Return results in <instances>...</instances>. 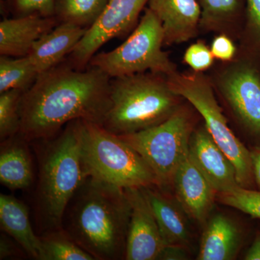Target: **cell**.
<instances>
[{"instance_id": "cell-1", "label": "cell", "mask_w": 260, "mask_h": 260, "mask_svg": "<svg viewBox=\"0 0 260 260\" xmlns=\"http://www.w3.org/2000/svg\"><path fill=\"white\" fill-rule=\"evenodd\" d=\"M111 80L93 67L59 64L40 73L22 94L19 134L34 142L56 136L75 120L102 126L110 106Z\"/></svg>"}, {"instance_id": "cell-2", "label": "cell", "mask_w": 260, "mask_h": 260, "mask_svg": "<svg viewBox=\"0 0 260 260\" xmlns=\"http://www.w3.org/2000/svg\"><path fill=\"white\" fill-rule=\"evenodd\" d=\"M130 214L124 189L88 177L68 203L61 229L94 259H122Z\"/></svg>"}, {"instance_id": "cell-3", "label": "cell", "mask_w": 260, "mask_h": 260, "mask_svg": "<svg viewBox=\"0 0 260 260\" xmlns=\"http://www.w3.org/2000/svg\"><path fill=\"white\" fill-rule=\"evenodd\" d=\"M38 141L35 213L41 236L61 229L68 203L88 175L82 158L80 120L67 124L57 136Z\"/></svg>"}, {"instance_id": "cell-4", "label": "cell", "mask_w": 260, "mask_h": 260, "mask_svg": "<svg viewBox=\"0 0 260 260\" xmlns=\"http://www.w3.org/2000/svg\"><path fill=\"white\" fill-rule=\"evenodd\" d=\"M184 101L164 75L147 72L112 78L102 126L117 135L138 133L167 120Z\"/></svg>"}, {"instance_id": "cell-5", "label": "cell", "mask_w": 260, "mask_h": 260, "mask_svg": "<svg viewBox=\"0 0 260 260\" xmlns=\"http://www.w3.org/2000/svg\"><path fill=\"white\" fill-rule=\"evenodd\" d=\"M82 158L88 177L122 189L158 185L144 158L119 135L80 120Z\"/></svg>"}, {"instance_id": "cell-6", "label": "cell", "mask_w": 260, "mask_h": 260, "mask_svg": "<svg viewBox=\"0 0 260 260\" xmlns=\"http://www.w3.org/2000/svg\"><path fill=\"white\" fill-rule=\"evenodd\" d=\"M167 78L172 90L203 118L208 133L235 168L239 185L250 187L254 179L251 152L229 127L208 75L177 70Z\"/></svg>"}, {"instance_id": "cell-7", "label": "cell", "mask_w": 260, "mask_h": 260, "mask_svg": "<svg viewBox=\"0 0 260 260\" xmlns=\"http://www.w3.org/2000/svg\"><path fill=\"white\" fill-rule=\"evenodd\" d=\"M164 46L161 23L147 8L125 42L112 51L95 54L89 64L111 78L147 72L168 77L177 71V67L162 50Z\"/></svg>"}, {"instance_id": "cell-8", "label": "cell", "mask_w": 260, "mask_h": 260, "mask_svg": "<svg viewBox=\"0 0 260 260\" xmlns=\"http://www.w3.org/2000/svg\"><path fill=\"white\" fill-rule=\"evenodd\" d=\"M194 128L192 111L183 104L158 125L119 137L144 158L160 187L172 184L176 171L189 152V138Z\"/></svg>"}, {"instance_id": "cell-9", "label": "cell", "mask_w": 260, "mask_h": 260, "mask_svg": "<svg viewBox=\"0 0 260 260\" xmlns=\"http://www.w3.org/2000/svg\"><path fill=\"white\" fill-rule=\"evenodd\" d=\"M208 76L239 125L260 139V59L238 48L234 59L220 61Z\"/></svg>"}, {"instance_id": "cell-10", "label": "cell", "mask_w": 260, "mask_h": 260, "mask_svg": "<svg viewBox=\"0 0 260 260\" xmlns=\"http://www.w3.org/2000/svg\"><path fill=\"white\" fill-rule=\"evenodd\" d=\"M147 3L148 0H109L102 15L70 54L73 66L85 69L102 46L134 26Z\"/></svg>"}, {"instance_id": "cell-11", "label": "cell", "mask_w": 260, "mask_h": 260, "mask_svg": "<svg viewBox=\"0 0 260 260\" xmlns=\"http://www.w3.org/2000/svg\"><path fill=\"white\" fill-rule=\"evenodd\" d=\"M124 190L131 207L124 259H157L164 243L150 203L141 188Z\"/></svg>"}, {"instance_id": "cell-12", "label": "cell", "mask_w": 260, "mask_h": 260, "mask_svg": "<svg viewBox=\"0 0 260 260\" xmlns=\"http://www.w3.org/2000/svg\"><path fill=\"white\" fill-rule=\"evenodd\" d=\"M172 185L176 200L186 215L205 225L218 192L195 165L189 152L176 171Z\"/></svg>"}, {"instance_id": "cell-13", "label": "cell", "mask_w": 260, "mask_h": 260, "mask_svg": "<svg viewBox=\"0 0 260 260\" xmlns=\"http://www.w3.org/2000/svg\"><path fill=\"white\" fill-rule=\"evenodd\" d=\"M189 154L218 194L239 186L235 168L216 144L205 124L195 127L191 133Z\"/></svg>"}, {"instance_id": "cell-14", "label": "cell", "mask_w": 260, "mask_h": 260, "mask_svg": "<svg viewBox=\"0 0 260 260\" xmlns=\"http://www.w3.org/2000/svg\"><path fill=\"white\" fill-rule=\"evenodd\" d=\"M148 5L161 23L164 46L185 43L199 34L202 11L197 0H148Z\"/></svg>"}, {"instance_id": "cell-15", "label": "cell", "mask_w": 260, "mask_h": 260, "mask_svg": "<svg viewBox=\"0 0 260 260\" xmlns=\"http://www.w3.org/2000/svg\"><path fill=\"white\" fill-rule=\"evenodd\" d=\"M56 26L52 17L38 14L5 19L0 23V54L10 57L28 56L34 44Z\"/></svg>"}, {"instance_id": "cell-16", "label": "cell", "mask_w": 260, "mask_h": 260, "mask_svg": "<svg viewBox=\"0 0 260 260\" xmlns=\"http://www.w3.org/2000/svg\"><path fill=\"white\" fill-rule=\"evenodd\" d=\"M87 30L74 24L61 23L41 37L28 55L39 74L60 64L74 51Z\"/></svg>"}, {"instance_id": "cell-17", "label": "cell", "mask_w": 260, "mask_h": 260, "mask_svg": "<svg viewBox=\"0 0 260 260\" xmlns=\"http://www.w3.org/2000/svg\"><path fill=\"white\" fill-rule=\"evenodd\" d=\"M156 219L164 246L185 247L189 240L185 212L177 202L159 189L158 185L141 188Z\"/></svg>"}, {"instance_id": "cell-18", "label": "cell", "mask_w": 260, "mask_h": 260, "mask_svg": "<svg viewBox=\"0 0 260 260\" xmlns=\"http://www.w3.org/2000/svg\"><path fill=\"white\" fill-rule=\"evenodd\" d=\"M20 134L1 142L0 181L12 190L28 189L34 180L31 155Z\"/></svg>"}, {"instance_id": "cell-19", "label": "cell", "mask_w": 260, "mask_h": 260, "mask_svg": "<svg viewBox=\"0 0 260 260\" xmlns=\"http://www.w3.org/2000/svg\"><path fill=\"white\" fill-rule=\"evenodd\" d=\"M0 226L15 239L30 257L40 260V236L34 232L26 205L14 196L0 194Z\"/></svg>"}, {"instance_id": "cell-20", "label": "cell", "mask_w": 260, "mask_h": 260, "mask_svg": "<svg viewBox=\"0 0 260 260\" xmlns=\"http://www.w3.org/2000/svg\"><path fill=\"white\" fill-rule=\"evenodd\" d=\"M240 244L241 233L237 224L225 215L217 214L205 223L197 259H234Z\"/></svg>"}, {"instance_id": "cell-21", "label": "cell", "mask_w": 260, "mask_h": 260, "mask_svg": "<svg viewBox=\"0 0 260 260\" xmlns=\"http://www.w3.org/2000/svg\"><path fill=\"white\" fill-rule=\"evenodd\" d=\"M200 32L226 34L239 40L244 22L242 0H200Z\"/></svg>"}, {"instance_id": "cell-22", "label": "cell", "mask_w": 260, "mask_h": 260, "mask_svg": "<svg viewBox=\"0 0 260 260\" xmlns=\"http://www.w3.org/2000/svg\"><path fill=\"white\" fill-rule=\"evenodd\" d=\"M28 56L0 57V93L10 90L24 92L31 86L39 75Z\"/></svg>"}, {"instance_id": "cell-23", "label": "cell", "mask_w": 260, "mask_h": 260, "mask_svg": "<svg viewBox=\"0 0 260 260\" xmlns=\"http://www.w3.org/2000/svg\"><path fill=\"white\" fill-rule=\"evenodd\" d=\"M109 0H56L54 14L61 23L88 28L99 18Z\"/></svg>"}, {"instance_id": "cell-24", "label": "cell", "mask_w": 260, "mask_h": 260, "mask_svg": "<svg viewBox=\"0 0 260 260\" xmlns=\"http://www.w3.org/2000/svg\"><path fill=\"white\" fill-rule=\"evenodd\" d=\"M40 239V260H95L61 229L42 234Z\"/></svg>"}, {"instance_id": "cell-25", "label": "cell", "mask_w": 260, "mask_h": 260, "mask_svg": "<svg viewBox=\"0 0 260 260\" xmlns=\"http://www.w3.org/2000/svg\"><path fill=\"white\" fill-rule=\"evenodd\" d=\"M246 3L238 48L260 59V0H246Z\"/></svg>"}, {"instance_id": "cell-26", "label": "cell", "mask_w": 260, "mask_h": 260, "mask_svg": "<svg viewBox=\"0 0 260 260\" xmlns=\"http://www.w3.org/2000/svg\"><path fill=\"white\" fill-rule=\"evenodd\" d=\"M23 93L20 90H10L0 93L1 142L20 133V103Z\"/></svg>"}, {"instance_id": "cell-27", "label": "cell", "mask_w": 260, "mask_h": 260, "mask_svg": "<svg viewBox=\"0 0 260 260\" xmlns=\"http://www.w3.org/2000/svg\"><path fill=\"white\" fill-rule=\"evenodd\" d=\"M222 203L260 219V190L238 186L232 190L218 194Z\"/></svg>"}, {"instance_id": "cell-28", "label": "cell", "mask_w": 260, "mask_h": 260, "mask_svg": "<svg viewBox=\"0 0 260 260\" xmlns=\"http://www.w3.org/2000/svg\"><path fill=\"white\" fill-rule=\"evenodd\" d=\"M183 59L192 71L198 73L211 69L215 60L210 47L203 41L191 44L184 52Z\"/></svg>"}, {"instance_id": "cell-29", "label": "cell", "mask_w": 260, "mask_h": 260, "mask_svg": "<svg viewBox=\"0 0 260 260\" xmlns=\"http://www.w3.org/2000/svg\"><path fill=\"white\" fill-rule=\"evenodd\" d=\"M17 16L38 14L52 17L54 14L56 0H8Z\"/></svg>"}, {"instance_id": "cell-30", "label": "cell", "mask_w": 260, "mask_h": 260, "mask_svg": "<svg viewBox=\"0 0 260 260\" xmlns=\"http://www.w3.org/2000/svg\"><path fill=\"white\" fill-rule=\"evenodd\" d=\"M210 49L215 59L222 62L232 61L238 52V47L234 39L224 34L215 36L212 41Z\"/></svg>"}, {"instance_id": "cell-31", "label": "cell", "mask_w": 260, "mask_h": 260, "mask_svg": "<svg viewBox=\"0 0 260 260\" xmlns=\"http://www.w3.org/2000/svg\"><path fill=\"white\" fill-rule=\"evenodd\" d=\"M25 253L22 246L8 234H2L0 237V259H15Z\"/></svg>"}, {"instance_id": "cell-32", "label": "cell", "mask_w": 260, "mask_h": 260, "mask_svg": "<svg viewBox=\"0 0 260 260\" xmlns=\"http://www.w3.org/2000/svg\"><path fill=\"white\" fill-rule=\"evenodd\" d=\"M185 247L180 246H164L157 259H185Z\"/></svg>"}, {"instance_id": "cell-33", "label": "cell", "mask_w": 260, "mask_h": 260, "mask_svg": "<svg viewBox=\"0 0 260 260\" xmlns=\"http://www.w3.org/2000/svg\"><path fill=\"white\" fill-rule=\"evenodd\" d=\"M244 259L246 260H260V234H258L248 249Z\"/></svg>"}, {"instance_id": "cell-34", "label": "cell", "mask_w": 260, "mask_h": 260, "mask_svg": "<svg viewBox=\"0 0 260 260\" xmlns=\"http://www.w3.org/2000/svg\"><path fill=\"white\" fill-rule=\"evenodd\" d=\"M251 156L254 179L260 190V150L251 152Z\"/></svg>"}]
</instances>
